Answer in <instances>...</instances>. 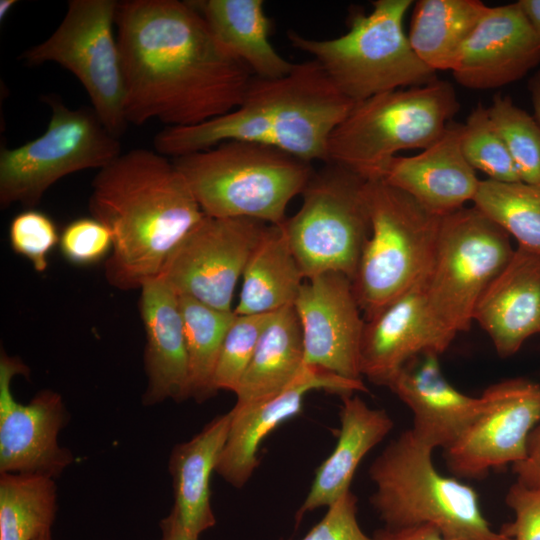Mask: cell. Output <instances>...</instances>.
<instances>
[{
	"mask_svg": "<svg viewBox=\"0 0 540 540\" xmlns=\"http://www.w3.org/2000/svg\"><path fill=\"white\" fill-rule=\"evenodd\" d=\"M487 8L479 0L417 1L408 35L413 51L435 72L451 70Z\"/></svg>",
	"mask_w": 540,
	"mask_h": 540,
	"instance_id": "29",
	"label": "cell"
},
{
	"mask_svg": "<svg viewBox=\"0 0 540 540\" xmlns=\"http://www.w3.org/2000/svg\"><path fill=\"white\" fill-rule=\"evenodd\" d=\"M472 202L519 246L540 255V184L481 180Z\"/></svg>",
	"mask_w": 540,
	"mask_h": 540,
	"instance_id": "32",
	"label": "cell"
},
{
	"mask_svg": "<svg viewBox=\"0 0 540 540\" xmlns=\"http://www.w3.org/2000/svg\"><path fill=\"white\" fill-rule=\"evenodd\" d=\"M160 530L161 540H199L188 534L173 507L168 515L161 519Z\"/></svg>",
	"mask_w": 540,
	"mask_h": 540,
	"instance_id": "42",
	"label": "cell"
},
{
	"mask_svg": "<svg viewBox=\"0 0 540 540\" xmlns=\"http://www.w3.org/2000/svg\"><path fill=\"white\" fill-rule=\"evenodd\" d=\"M13 251L28 259L37 272H44L48 254L59 243L54 221L45 213L27 209L16 215L9 227Z\"/></svg>",
	"mask_w": 540,
	"mask_h": 540,
	"instance_id": "36",
	"label": "cell"
},
{
	"mask_svg": "<svg viewBox=\"0 0 540 540\" xmlns=\"http://www.w3.org/2000/svg\"><path fill=\"white\" fill-rule=\"evenodd\" d=\"M375 540H447L438 529L429 524L389 529L382 527L374 532Z\"/></svg>",
	"mask_w": 540,
	"mask_h": 540,
	"instance_id": "41",
	"label": "cell"
},
{
	"mask_svg": "<svg viewBox=\"0 0 540 540\" xmlns=\"http://www.w3.org/2000/svg\"><path fill=\"white\" fill-rule=\"evenodd\" d=\"M202 212L216 218H250L272 225L286 220L289 202L302 194L312 163L279 148L229 140L173 158Z\"/></svg>",
	"mask_w": 540,
	"mask_h": 540,
	"instance_id": "4",
	"label": "cell"
},
{
	"mask_svg": "<svg viewBox=\"0 0 540 540\" xmlns=\"http://www.w3.org/2000/svg\"><path fill=\"white\" fill-rule=\"evenodd\" d=\"M371 231L352 280L366 320L426 276L442 218L384 181H367Z\"/></svg>",
	"mask_w": 540,
	"mask_h": 540,
	"instance_id": "8",
	"label": "cell"
},
{
	"mask_svg": "<svg viewBox=\"0 0 540 540\" xmlns=\"http://www.w3.org/2000/svg\"><path fill=\"white\" fill-rule=\"evenodd\" d=\"M462 124L451 122L444 134L420 154L393 157L381 181L412 196L444 217L473 201L480 181L461 150Z\"/></svg>",
	"mask_w": 540,
	"mask_h": 540,
	"instance_id": "21",
	"label": "cell"
},
{
	"mask_svg": "<svg viewBox=\"0 0 540 540\" xmlns=\"http://www.w3.org/2000/svg\"><path fill=\"white\" fill-rule=\"evenodd\" d=\"M354 104L312 59L294 64L280 78L254 77L241 104L222 116L193 126L165 127L154 137V150L175 158L241 140L326 163L329 138Z\"/></svg>",
	"mask_w": 540,
	"mask_h": 540,
	"instance_id": "3",
	"label": "cell"
},
{
	"mask_svg": "<svg viewBox=\"0 0 540 540\" xmlns=\"http://www.w3.org/2000/svg\"><path fill=\"white\" fill-rule=\"evenodd\" d=\"M89 198L91 217L104 224L113 246L108 283L140 289L158 277L167 258L204 216L172 160L155 150L121 153L98 171Z\"/></svg>",
	"mask_w": 540,
	"mask_h": 540,
	"instance_id": "2",
	"label": "cell"
},
{
	"mask_svg": "<svg viewBox=\"0 0 540 540\" xmlns=\"http://www.w3.org/2000/svg\"><path fill=\"white\" fill-rule=\"evenodd\" d=\"M366 184L334 163L314 171L302 206L280 225L305 279L340 272L353 280L371 231Z\"/></svg>",
	"mask_w": 540,
	"mask_h": 540,
	"instance_id": "10",
	"label": "cell"
},
{
	"mask_svg": "<svg viewBox=\"0 0 540 540\" xmlns=\"http://www.w3.org/2000/svg\"><path fill=\"white\" fill-rule=\"evenodd\" d=\"M303 335L294 306L275 311L260 335L251 361L235 391V408L270 399L305 371Z\"/></svg>",
	"mask_w": 540,
	"mask_h": 540,
	"instance_id": "27",
	"label": "cell"
},
{
	"mask_svg": "<svg viewBox=\"0 0 540 540\" xmlns=\"http://www.w3.org/2000/svg\"><path fill=\"white\" fill-rule=\"evenodd\" d=\"M140 290L147 377L142 403L150 407L169 399L176 402L189 399L188 358L179 296L160 277L147 281Z\"/></svg>",
	"mask_w": 540,
	"mask_h": 540,
	"instance_id": "22",
	"label": "cell"
},
{
	"mask_svg": "<svg viewBox=\"0 0 540 540\" xmlns=\"http://www.w3.org/2000/svg\"><path fill=\"white\" fill-rule=\"evenodd\" d=\"M412 0H377L369 14L355 11L347 33L328 40L288 32L291 45L312 56L354 103L437 80L413 51L403 20Z\"/></svg>",
	"mask_w": 540,
	"mask_h": 540,
	"instance_id": "7",
	"label": "cell"
},
{
	"mask_svg": "<svg viewBox=\"0 0 540 540\" xmlns=\"http://www.w3.org/2000/svg\"><path fill=\"white\" fill-rule=\"evenodd\" d=\"M115 28L128 124L206 122L236 109L255 77L190 1H118Z\"/></svg>",
	"mask_w": 540,
	"mask_h": 540,
	"instance_id": "1",
	"label": "cell"
},
{
	"mask_svg": "<svg viewBox=\"0 0 540 540\" xmlns=\"http://www.w3.org/2000/svg\"><path fill=\"white\" fill-rule=\"evenodd\" d=\"M433 449L410 429L383 449L369 467L370 504L385 528L434 526L447 540H512L492 529L469 485L440 474Z\"/></svg>",
	"mask_w": 540,
	"mask_h": 540,
	"instance_id": "5",
	"label": "cell"
},
{
	"mask_svg": "<svg viewBox=\"0 0 540 540\" xmlns=\"http://www.w3.org/2000/svg\"><path fill=\"white\" fill-rule=\"evenodd\" d=\"M217 41L255 77L276 79L295 63L282 57L270 42L271 21L262 0L190 1Z\"/></svg>",
	"mask_w": 540,
	"mask_h": 540,
	"instance_id": "26",
	"label": "cell"
},
{
	"mask_svg": "<svg viewBox=\"0 0 540 540\" xmlns=\"http://www.w3.org/2000/svg\"><path fill=\"white\" fill-rule=\"evenodd\" d=\"M267 225L204 215L171 252L158 277L178 296L231 311L237 282Z\"/></svg>",
	"mask_w": 540,
	"mask_h": 540,
	"instance_id": "13",
	"label": "cell"
},
{
	"mask_svg": "<svg viewBox=\"0 0 540 540\" xmlns=\"http://www.w3.org/2000/svg\"><path fill=\"white\" fill-rule=\"evenodd\" d=\"M517 4L540 39V0H519Z\"/></svg>",
	"mask_w": 540,
	"mask_h": 540,
	"instance_id": "43",
	"label": "cell"
},
{
	"mask_svg": "<svg viewBox=\"0 0 540 540\" xmlns=\"http://www.w3.org/2000/svg\"><path fill=\"white\" fill-rule=\"evenodd\" d=\"M492 125L525 183L540 184V125L511 97L496 94L488 107Z\"/></svg>",
	"mask_w": 540,
	"mask_h": 540,
	"instance_id": "33",
	"label": "cell"
},
{
	"mask_svg": "<svg viewBox=\"0 0 540 540\" xmlns=\"http://www.w3.org/2000/svg\"><path fill=\"white\" fill-rule=\"evenodd\" d=\"M461 150L469 165L498 182L521 181L515 164L494 129L488 107L478 103L462 124Z\"/></svg>",
	"mask_w": 540,
	"mask_h": 540,
	"instance_id": "34",
	"label": "cell"
},
{
	"mask_svg": "<svg viewBox=\"0 0 540 540\" xmlns=\"http://www.w3.org/2000/svg\"><path fill=\"white\" fill-rule=\"evenodd\" d=\"M118 1L70 0L55 31L20 55L26 65L56 63L86 90L91 107L107 130L126 132L124 81L115 28Z\"/></svg>",
	"mask_w": 540,
	"mask_h": 540,
	"instance_id": "12",
	"label": "cell"
},
{
	"mask_svg": "<svg viewBox=\"0 0 540 540\" xmlns=\"http://www.w3.org/2000/svg\"><path fill=\"white\" fill-rule=\"evenodd\" d=\"M273 313L236 315L225 335L216 363L213 378L216 391L235 393Z\"/></svg>",
	"mask_w": 540,
	"mask_h": 540,
	"instance_id": "35",
	"label": "cell"
},
{
	"mask_svg": "<svg viewBox=\"0 0 540 540\" xmlns=\"http://www.w3.org/2000/svg\"><path fill=\"white\" fill-rule=\"evenodd\" d=\"M189 370V395L197 402L213 397L214 371L234 310L222 311L191 297L179 296Z\"/></svg>",
	"mask_w": 540,
	"mask_h": 540,
	"instance_id": "31",
	"label": "cell"
},
{
	"mask_svg": "<svg viewBox=\"0 0 540 540\" xmlns=\"http://www.w3.org/2000/svg\"><path fill=\"white\" fill-rule=\"evenodd\" d=\"M242 279L236 315L266 314L294 306L305 277L280 225H267Z\"/></svg>",
	"mask_w": 540,
	"mask_h": 540,
	"instance_id": "28",
	"label": "cell"
},
{
	"mask_svg": "<svg viewBox=\"0 0 540 540\" xmlns=\"http://www.w3.org/2000/svg\"><path fill=\"white\" fill-rule=\"evenodd\" d=\"M322 389L340 396L368 392L363 380H352L307 365L303 374L278 395L260 403L230 410L228 436L215 472L235 488L243 487L259 465L258 449L265 437L298 415L305 395Z\"/></svg>",
	"mask_w": 540,
	"mask_h": 540,
	"instance_id": "19",
	"label": "cell"
},
{
	"mask_svg": "<svg viewBox=\"0 0 540 540\" xmlns=\"http://www.w3.org/2000/svg\"><path fill=\"white\" fill-rule=\"evenodd\" d=\"M294 307L302 329L305 364L362 380L359 356L365 319L352 280L340 272L309 278Z\"/></svg>",
	"mask_w": 540,
	"mask_h": 540,
	"instance_id": "16",
	"label": "cell"
},
{
	"mask_svg": "<svg viewBox=\"0 0 540 540\" xmlns=\"http://www.w3.org/2000/svg\"><path fill=\"white\" fill-rule=\"evenodd\" d=\"M423 280L365 321L359 366L375 384L387 386L408 362L426 353L440 355L455 338L429 310Z\"/></svg>",
	"mask_w": 540,
	"mask_h": 540,
	"instance_id": "17",
	"label": "cell"
},
{
	"mask_svg": "<svg viewBox=\"0 0 540 540\" xmlns=\"http://www.w3.org/2000/svg\"><path fill=\"white\" fill-rule=\"evenodd\" d=\"M540 64V39L517 2L487 8L451 69L463 87L499 88Z\"/></svg>",
	"mask_w": 540,
	"mask_h": 540,
	"instance_id": "18",
	"label": "cell"
},
{
	"mask_svg": "<svg viewBox=\"0 0 540 540\" xmlns=\"http://www.w3.org/2000/svg\"><path fill=\"white\" fill-rule=\"evenodd\" d=\"M528 89L531 94V101L534 109V118L540 125V70H538L529 80Z\"/></svg>",
	"mask_w": 540,
	"mask_h": 540,
	"instance_id": "44",
	"label": "cell"
},
{
	"mask_svg": "<svg viewBox=\"0 0 540 540\" xmlns=\"http://www.w3.org/2000/svg\"><path fill=\"white\" fill-rule=\"evenodd\" d=\"M516 482L533 489H540V420L529 434L525 456L512 465Z\"/></svg>",
	"mask_w": 540,
	"mask_h": 540,
	"instance_id": "40",
	"label": "cell"
},
{
	"mask_svg": "<svg viewBox=\"0 0 540 540\" xmlns=\"http://www.w3.org/2000/svg\"><path fill=\"white\" fill-rule=\"evenodd\" d=\"M57 509L55 478L0 473V540H36L52 533Z\"/></svg>",
	"mask_w": 540,
	"mask_h": 540,
	"instance_id": "30",
	"label": "cell"
},
{
	"mask_svg": "<svg viewBox=\"0 0 540 540\" xmlns=\"http://www.w3.org/2000/svg\"><path fill=\"white\" fill-rule=\"evenodd\" d=\"M36 540H53L52 533L44 534L40 536L39 538H37Z\"/></svg>",
	"mask_w": 540,
	"mask_h": 540,
	"instance_id": "46",
	"label": "cell"
},
{
	"mask_svg": "<svg viewBox=\"0 0 540 540\" xmlns=\"http://www.w3.org/2000/svg\"><path fill=\"white\" fill-rule=\"evenodd\" d=\"M473 320L502 358L540 334V255L517 246L503 270L481 295Z\"/></svg>",
	"mask_w": 540,
	"mask_h": 540,
	"instance_id": "23",
	"label": "cell"
},
{
	"mask_svg": "<svg viewBox=\"0 0 540 540\" xmlns=\"http://www.w3.org/2000/svg\"><path fill=\"white\" fill-rule=\"evenodd\" d=\"M459 108L454 87L438 79L357 102L332 132L327 162L366 181L382 180L398 151L432 145Z\"/></svg>",
	"mask_w": 540,
	"mask_h": 540,
	"instance_id": "6",
	"label": "cell"
},
{
	"mask_svg": "<svg viewBox=\"0 0 540 540\" xmlns=\"http://www.w3.org/2000/svg\"><path fill=\"white\" fill-rule=\"evenodd\" d=\"M59 246L65 259L76 265H90L112 250L109 229L93 217L70 222L62 231Z\"/></svg>",
	"mask_w": 540,
	"mask_h": 540,
	"instance_id": "37",
	"label": "cell"
},
{
	"mask_svg": "<svg viewBox=\"0 0 540 540\" xmlns=\"http://www.w3.org/2000/svg\"><path fill=\"white\" fill-rule=\"evenodd\" d=\"M50 108L46 131L25 144L0 150V206L19 203L32 209L61 178L86 169H102L121 154L92 107L72 109L59 95L42 97Z\"/></svg>",
	"mask_w": 540,
	"mask_h": 540,
	"instance_id": "9",
	"label": "cell"
},
{
	"mask_svg": "<svg viewBox=\"0 0 540 540\" xmlns=\"http://www.w3.org/2000/svg\"><path fill=\"white\" fill-rule=\"evenodd\" d=\"M481 395L483 412L444 450L446 466L459 477L481 478L522 460L529 434L540 420V384L534 381L505 379Z\"/></svg>",
	"mask_w": 540,
	"mask_h": 540,
	"instance_id": "14",
	"label": "cell"
},
{
	"mask_svg": "<svg viewBox=\"0 0 540 540\" xmlns=\"http://www.w3.org/2000/svg\"><path fill=\"white\" fill-rule=\"evenodd\" d=\"M412 412L413 436L433 450L451 447L485 408V399L468 396L444 377L439 355L426 353L408 362L387 386Z\"/></svg>",
	"mask_w": 540,
	"mask_h": 540,
	"instance_id": "20",
	"label": "cell"
},
{
	"mask_svg": "<svg viewBox=\"0 0 540 540\" xmlns=\"http://www.w3.org/2000/svg\"><path fill=\"white\" fill-rule=\"evenodd\" d=\"M29 374L18 357L1 351L0 357V473L59 476L74 460L59 444L58 436L68 423L61 395L53 390L38 392L28 404L12 393L14 376Z\"/></svg>",
	"mask_w": 540,
	"mask_h": 540,
	"instance_id": "15",
	"label": "cell"
},
{
	"mask_svg": "<svg viewBox=\"0 0 540 540\" xmlns=\"http://www.w3.org/2000/svg\"><path fill=\"white\" fill-rule=\"evenodd\" d=\"M505 500L514 513V519L499 531L512 540H540V489L515 482Z\"/></svg>",
	"mask_w": 540,
	"mask_h": 540,
	"instance_id": "39",
	"label": "cell"
},
{
	"mask_svg": "<svg viewBox=\"0 0 540 540\" xmlns=\"http://www.w3.org/2000/svg\"><path fill=\"white\" fill-rule=\"evenodd\" d=\"M341 398L338 441L332 453L317 468L310 490L296 513V525L306 513L329 507L351 490L354 473L362 459L394 426L385 410L371 408L353 394Z\"/></svg>",
	"mask_w": 540,
	"mask_h": 540,
	"instance_id": "24",
	"label": "cell"
},
{
	"mask_svg": "<svg viewBox=\"0 0 540 540\" xmlns=\"http://www.w3.org/2000/svg\"><path fill=\"white\" fill-rule=\"evenodd\" d=\"M513 252L510 235L475 206L442 218L423 281L429 310L446 331L469 330L477 302Z\"/></svg>",
	"mask_w": 540,
	"mask_h": 540,
	"instance_id": "11",
	"label": "cell"
},
{
	"mask_svg": "<svg viewBox=\"0 0 540 540\" xmlns=\"http://www.w3.org/2000/svg\"><path fill=\"white\" fill-rule=\"evenodd\" d=\"M301 540H375L357 520V497L349 490L327 507L326 514Z\"/></svg>",
	"mask_w": 540,
	"mask_h": 540,
	"instance_id": "38",
	"label": "cell"
},
{
	"mask_svg": "<svg viewBox=\"0 0 540 540\" xmlns=\"http://www.w3.org/2000/svg\"><path fill=\"white\" fill-rule=\"evenodd\" d=\"M230 422V411L216 416L190 440L176 444L170 453L172 507L185 530L195 539L216 524L210 478L226 443Z\"/></svg>",
	"mask_w": 540,
	"mask_h": 540,
	"instance_id": "25",
	"label": "cell"
},
{
	"mask_svg": "<svg viewBox=\"0 0 540 540\" xmlns=\"http://www.w3.org/2000/svg\"><path fill=\"white\" fill-rule=\"evenodd\" d=\"M18 1L16 0H1L0 1V22L2 23L13 8L16 6Z\"/></svg>",
	"mask_w": 540,
	"mask_h": 540,
	"instance_id": "45",
	"label": "cell"
}]
</instances>
